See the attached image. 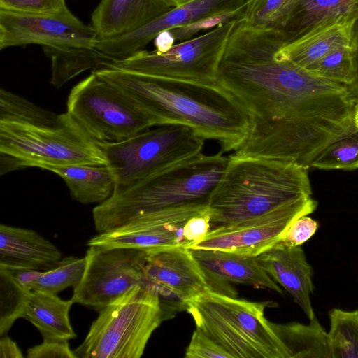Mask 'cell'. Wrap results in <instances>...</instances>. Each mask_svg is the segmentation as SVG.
Here are the masks:
<instances>
[{"instance_id":"obj_2","label":"cell","mask_w":358,"mask_h":358,"mask_svg":"<svg viewBox=\"0 0 358 358\" xmlns=\"http://www.w3.org/2000/svg\"><path fill=\"white\" fill-rule=\"evenodd\" d=\"M92 72L113 85L153 126L182 124L222 153L236 150L245 139L248 116L240 103L217 85L145 75L113 67Z\"/></svg>"},{"instance_id":"obj_41","label":"cell","mask_w":358,"mask_h":358,"mask_svg":"<svg viewBox=\"0 0 358 358\" xmlns=\"http://www.w3.org/2000/svg\"><path fill=\"white\" fill-rule=\"evenodd\" d=\"M174 41L175 38L170 30L163 31L155 38V50L158 52H165L174 45Z\"/></svg>"},{"instance_id":"obj_28","label":"cell","mask_w":358,"mask_h":358,"mask_svg":"<svg viewBox=\"0 0 358 358\" xmlns=\"http://www.w3.org/2000/svg\"><path fill=\"white\" fill-rule=\"evenodd\" d=\"M31 290L18 282L10 271L0 267V336L24 317Z\"/></svg>"},{"instance_id":"obj_7","label":"cell","mask_w":358,"mask_h":358,"mask_svg":"<svg viewBox=\"0 0 358 358\" xmlns=\"http://www.w3.org/2000/svg\"><path fill=\"white\" fill-rule=\"evenodd\" d=\"M76 358H139L163 322L159 298L149 286L136 285L102 308Z\"/></svg>"},{"instance_id":"obj_35","label":"cell","mask_w":358,"mask_h":358,"mask_svg":"<svg viewBox=\"0 0 358 358\" xmlns=\"http://www.w3.org/2000/svg\"><path fill=\"white\" fill-rule=\"evenodd\" d=\"M318 227L314 219L308 215L301 216L286 229L275 244L285 247L301 245L315 234Z\"/></svg>"},{"instance_id":"obj_36","label":"cell","mask_w":358,"mask_h":358,"mask_svg":"<svg viewBox=\"0 0 358 358\" xmlns=\"http://www.w3.org/2000/svg\"><path fill=\"white\" fill-rule=\"evenodd\" d=\"M244 8L229 13L203 19L188 25L173 28L170 31L175 41L182 42L191 39L196 33L202 29L214 28L229 21L241 19Z\"/></svg>"},{"instance_id":"obj_17","label":"cell","mask_w":358,"mask_h":358,"mask_svg":"<svg viewBox=\"0 0 358 358\" xmlns=\"http://www.w3.org/2000/svg\"><path fill=\"white\" fill-rule=\"evenodd\" d=\"M204 271L213 290L235 296L227 285L229 282L268 289L282 294L283 291L263 269L256 257L213 250H192Z\"/></svg>"},{"instance_id":"obj_16","label":"cell","mask_w":358,"mask_h":358,"mask_svg":"<svg viewBox=\"0 0 358 358\" xmlns=\"http://www.w3.org/2000/svg\"><path fill=\"white\" fill-rule=\"evenodd\" d=\"M244 7L245 0H192L129 34L112 39L97 40L94 48L115 62L123 60L143 50L163 31L229 13Z\"/></svg>"},{"instance_id":"obj_26","label":"cell","mask_w":358,"mask_h":358,"mask_svg":"<svg viewBox=\"0 0 358 358\" xmlns=\"http://www.w3.org/2000/svg\"><path fill=\"white\" fill-rule=\"evenodd\" d=\"M44 50L52 59L51 83L56 87L88 69H99L115 62L94 47L63 49L44 47Z\"/></svg>"},{"instance_id":"obj_40","label":"cell","mask_w":358,"mask_h":358,"mask_svg":"<svg viewBox=\"0 0 358 358\" xmlns=\"http://www.w3.org/2000/svg\"><path fill=\"white\" fill-rule=\"evenodd\" d=\"M9 271L20 284L29 289L30 285L41 275L43 271L17 269Z\"/></svg>"},{"instance_id":"obj_10","label":"cell","mask_w":358,"mask_h":358,"mask_svg":"<svg viewBox=\"0 0 358 358\" xmlns=\"http://www.w3.org/2000/svg\"><path fill=\"white\" fill-rule=\"evenodd\" d=\"M239 19L174 45L165 52L141 50L106 67L145 75L217 85V75L228 38ZM106 68V67H105Z\"/></svg>"},{"instance_id":"obj_42","label":"cell","mask_w":358,"mask_h":358,"mask_svg":"<svg viewBox=\"0 0 358 358\" xmlns=\"http://www.w3.org/2000/svg\"><path fill=\"white\" fill-rule=\"evenodd\" d=\"M353 124L356 129H358V100L355 101L353 111Z\"/></svg>"},{"instance_id":"obj_39","label":"cell","mask_w":358,"mask_h":358,"mask_svg":"<svg viewBox=\"0 0 358 358\" xmlns=\"http://www.w3.org/2000/svg\"><path fill=\"white\" fill-rule=\"evenodd\" d=\"M0 357L1 358L23 357V355L17 343L6 334L1 336Z\"/></svg>"},{"instance_id":"obj_34","label":"cell","mask_w":358,"mask_h":358,"mask_svg":"<svg viewBox=\"0 0 358 358\" xmlns=\"http://www.w3.org/2000/svg\"><path fill=\"white\" fill-rule=\"evenodd\" d=\"M0 9L13 12L53 15L68 10L65 0H0Z\"/></svg>"},{"instance_id":"obj_8","label":"cell","mask_w":358,"mask_h":358,"mask_svg":"<svg viewBox=\"0 0 358 358\" xmlns=\"http://www.w3.org/2000/svg\"><path fill=\"white\" fill-rule=\"evenodd\" d=\"M150 128L120 142L99 143L114 175L115 189L202 152L206 139L189 127Z\"/></svg>"},{"instance_id":"obj_18","label":"cell","mask_w":358,"mask_h":358,"mask_svg":"<svg viewBox=\"0 0 358 358\" xmlns=\"http://www.w3.org/2000/svg\"><path fill=\"white\" fill-rule=\"evenodd\" d=\"M256 258L269 276L292 296L309 320H313L315 315L310 301L314 291L313 270L301 245L275 244Z\"/></svg>"},{"instance_id":"obj_11","label":"cell","mask_w":358,"mask_h":358,"mask_svg":"<svg viewBox=\"0 0 358 358\" xmlns=\"http://www.w3.org/2000/svg\"><path fill=\"white\" fill-rule=\"evenodd\" d=\"M145 255L135 248L89 246L85 270L71 300L100 311L131 287L145 285Z\"/></svg>"},{"instance_id":"obj_22","label":"cell","mask_w":358,"mask_h":358,"mask_svg":"<svg viewBox=\"0 0 358 358\" xmlns=\"http://www.w3.org/2000/svg\"><path fill=\"white\" fill-rule=\"evenodd\" d=\"M74 303L57 294L31 291L24 319L34 325L45 341H68L76 337L69 320V310Z\"/></svg>"},{"instance_id":"obj_15","label":"cell","mask_w":358,"mask_h":358,"mask_svg":"<svg viewBox=\"0 0 358 358\" xmlns=\"http://www.w3.org/2000/svg\"><path fill=\"white\" fill-rule=\"evenodd\" d=\"M208 202H195L139 217L112 231L90 239L89 246L129 248L151 251L189 247L185 229L189 220L204 210Z\"/></svg>"},{"instance_id":"obj_4","label":"cell","mask_w":358,"mask_h":358,"mask_svg":"<svg viewBox=\"0 0 358 358\" xmlns=\"http://www.w3.org/2000/svg\"><path fill=\"white\" fill-rule=\"evenodd\" d=\"M308 169L289 161L229 155L208 201L212 228L313 198Z\"/></svg>"},{"instance_id":"obj_30","label":"cell","mask_w":358,"mask_h":358,"mask_svg":"<svg viewBox=\"0 0 358 358\" xmlns=\"http://www.w3.org/2000/svg\"><path fill=\"white\" fill-rule=\"evenodd\" d=\"M298 0H245L241 20L262 29H281Z\"/></svg>"},{"instance_id":"obj_38","label":"cell","mask_w":358,"mask_h":358,"mask_svg":"<svg viewBox=\"0 0 358 358\" xmlns=\"http://www.w3.org/2000/svg\"><path fill=\"white\" fill-rule=\"evenodd\" d=\"M351 47L355 69V78L347 87L350 94L356 101L358 100V18L355 21L352 27Z\"/></svg>"},{"instance_id":"obj_5","label":"cell","mask_w":358,"mask_h":358,"mask_svg":"<svg viewBox=\"0 0 358 358\" xmlns=\"http://www.w3.org/2000/svg\"><path fill=\"white\" fill-rule=\"evenodd\" d=\"M228 156L199 153L121 189H115L92 211L99 234L166 208L208 202L222 176Z\"/></svg>"},{"instance_id":"obj_43","label":"cell","mask_w":358,"mask_h":358,"mask_svg":"<svg viewBox=\"0 0 358 358\" xmlns=\"http://www.w3.org/2000/svg\"><path fill=\"white\" fill-rule=\"evenodd\" d=\"M170 3L175 5L176 7L183 5L192 0H164Z\"/></svg>"},{"instance_id":"obj_3","label":"cell","mask_w":358,"mask_h":358,"mask_svg":"<svg viewBox=\"0 0 358 358\" xmlns=\"http://www.w3.org/2000/svg\"><path fill=\"white\" fill-rule=\"evenodd\" d=\"M1 175L26 167L107 165L99 143L67 113L56 114L0 90Z\"/></svg>"},{"instance_id":"obj_29","label":"cell","mask_w":358,"mask_h":358,"mask_svg":"<svg viewBox=\"0 0 358 358\" xmlns=\"http://www.w3.org/2000/svg\"><path fill=\"white\" fill-rule=\"evenodd\" d=\"M86 258L69 256L62 258L52 268L42 271L29 286L31 291L57 294L69 287H76L83 278Z\"/></svg>"},{"instance_id":"obj_25","label":"cell","mask_w":358,"mask_h":358,"mask_svg":"<svg viewBox=\"0 0 358 358\" xmlns=\"http://www.w3.org/2000/svg\"><path fill=\"white\" fill-rule=\"evenodd\" d=\"M290 358H331L327 331L315 317L308 324L273 323Z\"/></svg>"},{"instance_id":"obj_23","label":"cell","mask_w":358,"mask_h":358,"mask_svg":"<svg viewBox=\"0 0 358 358\" xmlns=\"http://www.w3.org/2000/svg\"><path fill=\"white\" fill-rule=\"evenodd\" d=\"M354 22L338 23L317 29L282 48V55L307 69L331 51L350 45Z\"/></svg>"},{"instance_id":"obj_20","label":"cell","mask_w":358,"mask_h":358,"mask_svg":"<svg viewBox=\"0 0 358 358\" xmlns=\"http://www.w3.org/2000/svg\"><path fill=\"white\" fill-rule=\"evenodd\" d=\"M61 259L58 248L36 231L0 225V267L43 271Z\"/></svg>"},{"instance_id":"obj_33","label":"cell","mask_w":358,"mask_h":358,"mask_svg":"<svg viewBox=\"0 0 358 358\" xmlns=\"http://www.w3.org/2000/svg\"><path fill=\"white\" fill-rule=\"evenodd\" d=\"M185 358H233L221 345L201 329L196 328L186 348Z\"/></svg>"},{"instance_id":"obj_12","label":"cell","mask_w":358,"mask_h":358,"mask_svg":"<svg viewBox=\"0 0 358 358\" xmlns=\"http://www.w3.org/2000/svg\"><path fill=\"white\" fill-rule=\"evenodd\" d=\"M143 273L145 285L157 294L163 321L187 310L192 299L213 290L204 271L187 247L146 252Z\"/></svg>"},{"instance_id":"obj_9","label":"cell","mask_w":358,"mask_h":358,"mask_svg":"<svg viewBox=\"0 0 358 358\" xmlns=\"http://www.w3.org/2000/svg\"><path fill=\"white\" fill-rule=\"evenodd\" d=\"M66 112L92 139L115 143L154 127L113 85L95 73L70 91Z\"/></svg>"},{"instance_id":"obj_31","label":"cell","mask_w":358,"mask_h":358,"mask_svg":"<svg viewBox=\"0 0 358 358\" xmlns=\"http://www.w3.org/2000/svg\"><path fill=\"white\" fill-rule=\"evenodd\" d=\"M310 167L345 171L357 169L358 129H354L328 145L311 162Z\"/></svg>"},{"instance_id":"obj_37","label":"cell","mask_w":358,"mask_h":358,"mask_svg":"<svg viewBox=\"0 0 358 358\" xmlns=\"http://www.w3.org/2000/svg\"><path fill=\"white\" fill-rule=\"evenodd\" d=\"M27 358H76L68 341H45L29 348Z\"/></svg>"},{"instance_id":"obj_24","label":"cell","mask_w":358,"mask_h":358,"mask_svg":"<svg viewBox=\"0 0 358 358\" xmlns=\"http://www.w3.org/2000/svg\"><path fill=\"white\" fill-rule=\"evenodd\" d=\"M48 171L62 178L72 198L82 203H101L115 188V179L108 165L76 164L52 167Z\"/></svg>"},{"instance_id":"obj_21","label":"cell","mask_w":358,"mask_h":358,"mask_svg":"<svg viewBox=\"0 0 358 358\" xmlns=\"http://www.w3.org/2000/svg\"><path fill=\"white\" fill-rule=\"evenodd\" d=\"M357 18L358 0H298L280 29L287 45L317 29Z\"/></svg>"},{"instance_id":"obj_1","label":"cell","mask_w":358,"mask_h":358,"mask_svg":"<svg viewBox=\"0 0 358 358\" xmlns=\"http://www.w3.org/2000/svg\"><path fill=\"white\" fill-rule=\"evenodd\" d=\"M280 29L238 22L220 64L218 84L245 110L248 135L238 157L289 161L309 168L330 143L353 131L355 100L345 85L287 59Z\"/></svg>"},{"instance_id":"obj_14","label":"cell","mask_w":358,"mask_h":358,"mask_svg":"<svg viewBox=\"0 0 358 358\" xmlns=\"http://www.w3.org/2000/svg\"><path fill=\"white\" fill-rule=\"evenodd\" d=\"M97 36L69 10L53 15L0 9V49L29 44L58 49L94 48Z\"/></svg>"},{"instance_id":"obj_13","label":"cell","mask_w":358,"mask_h":358,"mask_svg":"<svg viewBox=\"0 0 358 358\" xmlns=\"http://www.w3.org/2000/svg\"><path fill=\"white\" fill-rule=\"evenodd\" d=\"M313 198L290 203L264 215L215 227L191 250H213L257 257L274 245L282 234L296 219L317 208Z\"/></svg>"},{"instance_id":"obj_27","label":"cell","mask_w":358,"mask_h":358,"mask_svg":"<svg viewBox=\"0 0 358 358\" xmlns=\"http://www.w3.org/2000/svg\"><path fill=\"white\" fill-rule=\"evenodd\" d=\"M327 331L331 358H358V310L332 308Z\"/></svg>"},{"instance_id":"obj_32","label":"cell","mask_w":358,"mask_h":358,"mask_svg":"<svg viewBox=\"0 0 358 358\" xmlns=\"http://www.w3.org/2000/svg\"><path fill=\"white\" fill-rule=\"evenodd\" d=\"M306 70L320 78L350 85L355 78L351 45L331 51Z\"/></svg>"},{"instance_id":"obj_19","label":"cell","mask_w":358,"mask_h":358,"mask_svg":"<svg viewBox=\"0 0 358 358\" xmlns=\"http://www.w3.org/2000/svg\"><path fill=\"white\" fill-rule=\"evenodd\" d=\"M176 6L164 0H101L92 15L97 40L129 34Z\"/></svg>"},{"instance_id":"obj_6","label":"cell","mask_w":358,"mask_h":358,"mask_svg":"<svg viewBox=\"0 0 358 358\" xmlns=\"http://www.w3.org/2000/svg\"><path fill=\"white\" fill-rule=\"evenodd\" d=\"M273 301H250L212 289L188 304L187 311L196 327L214 339L233 358H290L275 331L264 316Z\"/></svg>"}]
</instances>
